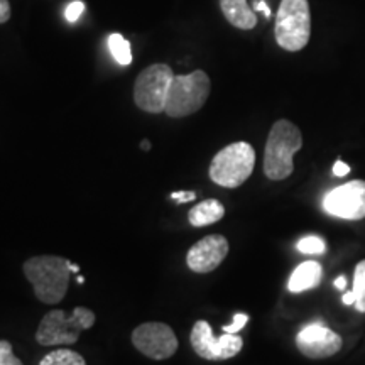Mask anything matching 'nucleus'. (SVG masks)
Here are the masks:
<instances>
[{"instance_id":"nucleus-3","label":"nucleus","mask_w":365,"mask_h":365,"mask_svg":"<svg viewBox=\"0 0 365 365\" xmlns=\"http://www.w3.org/2000/svg\"><path fill=\"white\" fill-rule=\"evenodd\" d=\"M95 325V313L85 307H78L68 314L63 309H53L41 319L36 341L43 346L73 345L80 339L81 331Z\"/></svg>"},{"instance_id":"nucleus-7","label":"nucleus","mask_w":365,"mask_h":365,"mask_svg":"<svg viewBox=\"0 0 365 365\" xmlns=\"http://www.w3.org/2000/svg\"><path fill=\"white\" fill-rule=\"evenodd\" d=\"M175 78L171 66L158 63L139 73L134 85V102L148 113H163L166 108L168 91Z\"/></svg>"},{"instance_id":"nucleus-10","label":"nucleus","mask_w":365,"mask_h":365,"mask_svg":"<svg viewBox=\"0 0 365 365\" xmlns=\"http://www.w3.org/2000/svg\"><path fill=\"white\" fill-rule=\"evenodd\" d=\"M323 210L328 215L344 220L365 218V181L355 180L336 186L323 198Z\"/></svg>"},{"instance_id":"nucleus-25","label":"nucleus","mask_w":365,"mask_h":365,"mask_svg":"<svg viewBox=\"0 0 365 365\" xmlns=\"http://www.w3.org/2000/svg\"><path fill=\"white\" fill-rule=\"evenodd\" d=\"M350 173V166L346 163H344V161H336L335 164H333V175L335 176H346Z\"/></svg>"},{"instance_id":"nucleus-21","label":"nucleus","mask_w":365,"mask_h":365,"mask_svg":"<svg viewBox=\"0 0 365 365\" xmlns=\"http://www.w3.org/2000/svg\"><path fill=\"white\" fill-rule=\"evenodd\" d=\"M83 12H85V4L81 2V0H73V2L68 4V7L65 11V17L68 22H76Z\"/></svg>"},{"instance_id":"nucleus-8","label":"nucleus","mask_w":365,"mask_h":365,"mask_svg":"<svg viewBox=\"0 0 365 365\" xmlns=\"http://www.w3.org/2000/svg\"><path fill=\"white\" fill-rule=\"evenodd\" d=\"M195 354L205 360H228L235 357L244 346V340L237 333H223L222 336L213 335L212 327L205 319H200L193 325L190 336Z\"/></svg>"},{"instance_id":"nucleus-16","label":"nucleus","mask_w":365,"mask_h":365,"mask_svg":"<svg viewBox=\"0 0 365 365\" xmlns=\"http://www.w3.org/2000/svg\"><path fill=\"white\" fill-rule=\"evenodd\" d=\"M344 304H354L355 309L365 313V259L355 266L354 272V287L352 291L341 296Z\"/></svg>"},{"instance_id":"nucleus-9","label":"nucleus","mask_w":365,"mask_h":365,"mask_svg":"<svg viewBox=\"0 0 365 365\" xmlns=\"http://www.w3.org/2000/svg\"><path fill=\"white\" fill-rule=\"evenodd\" d=\"M132 344L140 354L153 360L171 359L178 350V339L166 323H143L132 331Z\"/></svg>"},{"instance_id":"nucleus-19","label":"nucleus","mask_w":365,"mask_h":365,"mask_svg":"<svg viewBox=\"0 0 365 365\" xmlns=\"http://www.w3.org/2000/svg\"><path fill=\"white\" fill-rule=\"evenodd\" d=\"M298 247L299 252L303 254H309V255H319V254H325L327 252V244L325 240L319 239L317 235H308V237H303L298 242Z\"/></svg>"},{"instance_id":"nucleus-15","label":"nucleus","mask_w":365,"mask_h":365,"mask_svg":"<svg viewBox=\"0 0 365 365\" xmlns=\"http://www.w3.org/2000/svg\"><path fill=\"white\" fill-rule=\"evenodd\" d=\"M225 215V207L215 198L205 200V202L198 203L196 207L190 210L188 220L193 227H208L212 223H217L222 220Z\"/></svg>"},{"instance_id":"nucleus-13","label":"nucleus","mask_w":365,"mask_h":365,"mask_svg":"<svg viewBox=\"0 0 365 365\" xmlns=\"http://www.w3.org/2000/svg\"><path fill=\"white\" fill-rule=\"evenodd\" d=\"M323 279V267L317 261H307L299 264L291 274L287 289L291 293H303V291L314 289Z\"/></svg>"},{"instance_id":"nucleus-28","label":"nucleus","mask_w":365,"mask_h":365,"mask_svg":"<svg viewBox=\"0 0 365 365\" xmlns=\"http://www.w3.org/2000/svg\"><path fill=\"white\" fill-rule=\"evenodd\" d=\"M140 149H144V150H149L150 149V143L149 140H143V143H140Z\"/></svg>"},{"instance_id":"nucleus-5","label":"nucleus","mask_w":365,"mask_h":365,"mask_svg":"<svg viewBox=\"0 0 365 365\" xmlns=\"http://www.w3.org/2000/svg\"><path fill=\"white\" fill-rule=\"evenodd\" d=\"M212 90V81L202 70H196L190 75H175L168 91L166 108L168 117L181 118L198 112L207 103Z\"/></svg>"},{"instance_id":"nucleus-12","label":"nucleus","mask_w":365,"mask_h":365,"mask_svg":"<svg viewBox=\"0 0 365 365\" xmlns=\"http://www.w3.org/2000/svg\"><path fill=\"white\" fill-rule=\"evenodd\" d=\"M228 249V240L223 235H207L188 250L186 264L196 274H208L225 261Z\"/></svg>"},{"instance_id":"nucleus-1","label":"nucleus","mask_w":365,"mask_h":365,"mask_svg":"<svg viewBox=\"0 0 365 365\" xmlns=\"http://www.w3.org/2000/svg\"><path fill=\"white\" fill-rule=\"evenodd\" d=\"M24 276L34 287L41 303L58 304L66 296L70 286L71 261L58 255H38L27 259L22 266Z\"/></svg>"},{"instance_id":"nucleus-6","label":"nucleus","mask_w":365,"mask_h":365,"mask_svg":"<svg viewBox=\"0 0 365 365\" xmlns=\"http://www.w3.org/2000/svg\"><path fill=\"white\" fill-rule=\"evenodd\" d=\"M277 44L296 53L307 48L312 38V14L308 0H281L274 27Z\"/></svg>"},{"instance_id":"nucleus-27","label":"nucleus","mask_w":365,"mask_h":365,"mask_svg":"<svg viewBox=\"0 0 365 365\" xmlns=\"http://www.w3.org/2000/svg\"><path fill=\"white\" fill-rule=\"evenodd\" d=\"M345 286H346V279H345V276H340L339 279L335 281V287H336V289H345Z\"/></svg>"},{"instance_id":"nucleus-22","label":"nucleus","mask_w":365,"mask_h":365,"mask_svg":"<svg viewBox=\"0 0 365 365\" xmlns=\"http://www.w3.org/2000/svg\"><path fill=\"white\" fill-rule=\"evenodd\" d=\"M247 322H249V314L237 313L234 317V322H232L230 325L223 327V333H239L242 328L247 325Z\"/></svg>"},{"instance_id":"nucleus-11","label":"nucleus","mask_w":365,"mask_h":365,"mask_svg":"<svg viewBox=\"0 0 365 365\" xmlns=\"http://www.w3.org/2000/svg\"><path fill=\"white\" fill-rule=\"evenodd\" d=\"M341 336L328 328L325 323L314 322L301 328L296 335V346L304 357L319 360L328 359L341 350Z\"/></svg>"},{"instance_id":"nucleus-4","label":"nucleus","mask_w":365,"mask_h":365,"mask_svg":"<svg viewBox=\"0 0 365 365\" xmlns=\"http://www.w3.org/2000/svg\"><path fill=\"white\" fill-rule=\"evenodd\" d=\"M255 166V150L249 143H234L218 150L210 164V180L222 188H239Z\"/></svg>"},{"instance_id":"nucleus-2","label":"nucleus","mask_w":365,"mask_h":365,"mask_svg":"<svg viewBox=\"0 0 365 365\" xmlns=\"http://www.w3.org/2000/svg\"><path fill=\"white\" fill-rule=\"evenodd\" d=\"M303 145L301 130L289 120H277L267 135L264 149V175L272 181H282L294 171L293 158Z\"/></svg>"},{"instance_id":"nucleus-29","label":"nucleus","mask_w":365,"mask_h":365,"mask_svg":"<svg viewBox=\"0 0 365 365\" xmlns=\"http://www.w3.org/2000/svg\"><path fill=\"white\" fill-rule=\"evenodd\" d=\"M76 281H78V284H83V282H85L83 276H78V277H76Z\"/></svg>"},{"instance_id":"nucleus-18","label":"nucleus","mask_w":365,"mask_h":365,"mask_svg":"<svg viewBox=\"0 0 365 365\" xmlns=\"http://www.w3.org/2000/svg\"><path fill=\"white\" fill-rule=\"evenodd\" d=\"M39 365H86V362L78 352H73V350L68 349H59L44 355Z\"/></svg>"},{"instance_id":"nucleus-17","label":"nucleus","mask_w":365,"mask_h":365,"mask_svg":"<svg viewBox=\"0 0 365 365\" xmlns=\"http://www.w3.org/2000/svg\"><path fill=\"white\" fill-rule=\"evenodd\" d=\"M107 44H108V49H110V54L112 58L115 59L120 66H129L132 63V48H130V43L127 41L124 36L118 34V33H113L108 36L107 39Z\"/></svg>"},{"instance_id":"nucleus-14","label":"nucleus","mask_w":365,"mask_h":365,"mask_svg":"<svg viewBox=\"0 0 365 365\" xmlns=\"http://www.w3.org/2000/svg\"><path fill=\"white\" fill-rule=\"evenodd\" d=\"M220 9L225 19L234 27L249 31L257 26V17L247 6V0H220Z\"/></svg>"},{"instance_id":"nucleus-24","label":"nucleus","mask_w":365,"mask_h":365,"mask_svg":"<svg viewBox=\"0 0 365 365\" xmlns=\"http://www.w3.org/2000/svg\"><path fill=\"white\" fill-rule=\"evenodd\" d=\"M11 19V4L9 0H0V24Z\"/></svg>"},{"instance_id":"nucleus-23","label":"nucleus","mask_w":365,"mask_h":365,"mask_svg":"<svg viewBox=\"0 0 365 365\" xmlns=\"http://www.w3.org/2000/svg\"><path fill=\"white\" fill-rule=\"evenodd\" d=\"M195 198H196L195 191H175V193H171V200H173V202H175L176 205L193 202Z\"/></svg>"},{"instance_id":"nucleus-26","label":"nucleus","mask_w":365,"mask_h":365,"mask_svg":"<svg viewBox=\"0 0 365 365\" xmlns=\"http://www.w3.org/2000/svg\"><path fill=\"white\" fill-rule=\"evenodd\" d=\"M254 9L255 11H261V12H264V16L267 17H271V7L267 6L266 2H264V0H257V2H255V6H254Z\"/></svg>"},{"instance_id":"nucleus-20","label":"nucleus","mask_w":365,"mask_h":365,"mask_svg":"<svg viewBox=\"0 0 365 365\" xmlns=\"http://www.w3.org/2000/svg\"><path fill=\"white\" fill-rule=\"evenodd\" d=\"M0 365H24L14 355L12 344L7 340H0Z\"/></svg>"}]
</instances>
